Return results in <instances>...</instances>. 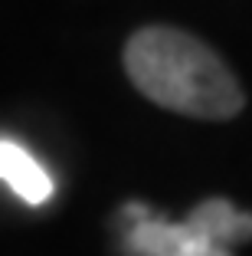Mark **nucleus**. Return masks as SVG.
<instances>
[{"label":"nucleus","instance_id":"nucleus-1","mask_svg":"<svg viewBox=\"0 0 252 256\" xmlns=\"http://www.w3.org/2000/svg\"><path fill=\"white\" fill-rule=\"evenodd\" d=\"M125 69L141 96L193 118H233L246 96L230 66L197 36L174 26H144L125 46Z\"/></svg>","mask_w":252,"mask_h":256},{"label":"nucleus","instance_id":"nucleus-2","mask_svg":"<svg viewBox=\"0 0 252 256\" xmlns=\"http://www.w3.org/2000/svg\"><path fill=\"white\" fill-rule=\"evenodd\" d=\"M121 220L128 224L121 230L125 256H233L236 243L252 240V214L223 197L197 204L180 224L151 214L144 204H125Z\"/></svg>","mask_w":252,"mask_h":256},{"label":"nucleus","instance_id":"nucleus-3","mask_svg":"<svg viewBox=\"0 0 252 256\" xmlns=\"http://www.w3.org/2000/svg\"><path fill=\"white\" fill-rule=\"evenodd\" d=\"M0 181L20 200L33 204V207L46 204L52 197V190H56L46 168L26 148H20L16 142H7V138H0Z\"/></svg>","mask_w":252,"mask_h":256}]
</instances>
